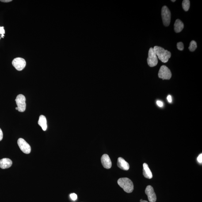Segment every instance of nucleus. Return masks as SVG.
Instances as JSON below:
<instances>
[{"label":"nucleus","mask_w":202,"mask_h":202,"mask_svg":"<svg viewBox=\"0 0 202 202\" xmlns=\"http://www.w3.org/2000/svg\"><path fill=\"white\" fill-rule=\"evenodd\" d=\"M145 193L147 196L148 199L150 202H155L157 200V196L154 192V188L150 185L146 187Z\"/></svg>","instance_id":"nucleus-9"},{"label":"nucleus","mask_w":202,"mask_h":202,"mask_svg":"<svg viewBox=\"0 0 202 202\" xmlns=\"http://www.w3.org/2000/svg\"><path fill=\"white\" fill-rule=\"evenodd\" d=\"M70 197L72 200L73 201H75L77 200V196L76 194L73 193L70 195Z\"/></svg>","instance_id":"nucleus-20"},{"label":"nucleus","mask_w":202,"mask_h":202,"mask_svg":"<svg viewBox=\"0 0 202 202\" xmlns=\"http://www.w3.org/2000/svg\"><path fill=\"white\" fill-rule=\"evenodd\" d=\"M184 28V24L179 19L176 20L174 24V30L176 33H178L181 32Z\"/></svg>","instance_id":"nucleus-15"},{"label":"nucleus","mask_w":202,"mask_h":202,"mask_svg":"<svg viewBox=\"0 0 202 202\" xmlns=\"http://www.w3.org/2000/svg\"><path fill=\"white\" fill-rule=\"evenodd\" d=\"M157 105H158V106L160 107H162L163 106V103L162 101H159V100H158V101H157Z\"/></svg>","instance_id":"nucleus-22"},{"label":"nucleus","mask_w":202,"mask_h":202,"mask_svg":"<svg viewBox=\"0 0 202 202\" xmlns=\"http://www.w3.org/2000/svg\"><path fill=\"white\" fill-rule=\"evenodd\" d=\"M161 16L164 25L165 26H169L170 23L171 13L169 8L166 6L162 7L161 9Z\"/></svg>","instance_id":"nucleus-3"},{"label":"nucleus","mask_w":202,"mask_h":202,"mask_svg":"<svg viewBox=\"0 0 202 202\" xmlns=\"http://www.w3.org/2000/svg\"><path fill=\"white\" fill-rule=\"evenodd\" d=\"M176 1V0H172V1H172V2H175Z\"/></svg>","instance_id":"nucleus-27"},{"label":"nucleus","mask_w":202,"mask_h":202,"mask_svg":"<svg viewBox=\"0 0 202 202\" xmlns=\"http://www.w3.org/2000/svg\"><path fill=\"white\" fill-rule=\"evenodd\" d=\"M153 48L157 56L158 57L159 59L163 63L167 62L171 57V52L162 47L155 46Z\"/></svg>","instance_id":"nucleus-1"},{"label":"nucleus","mask_w":202,"mask_h":202,"mask_svg":"<svg viewBox=\"0 0 202 202\" xmlns=\"http://www.w3.org/2000/svg\"><path fill=\"white\" fill-rule=\"evenodd\" d=\"M159 78L162 79L163 80H169L170 79L172 76V74L170 70L166 66H161L159 69L158 74Z\"/></svg>","instance_id":"nucleus-5"},{"label":"nucleus","mask_w":202,"mask_h":202,"mask_svg":"<svg viewBox=\"0 0 202 202\" xmlns=\"http://www.w3.org/2000/svg\"><path fill=\"white\" fill-rule=\"evenodd\" d=\"M140 202H148L147 201H146L143 200H142V199H141V200H140Z\"/></svg>","instance_id":"nucleus-26"},{"label":"nucleus","mask_w":202,"mask_h":202,"mask_svg":"<svg viewBox=\"0 0 202 202\" xmlns=\"http://www.w3.org/2000/svg\"><path fill=\"white\" fill-rule=\"evenodd\" d=\"M118 184L127 193H131L133 191V184L129 179L126 177L119 179Z\"/></svg>","instance_id":"nucleus-2"},{"label":"nucleus","mask_w":202,"mask_h":202,"mask_svg":"<svg viewBox=\"0 0 202 202\" xmlns=\"http://www.w3.org/2000/svg\"><path fill=\"white\" fill-rule=\"evenodd\" d=\"M197 48V44L194 40H192L190 43L189 49L191 52L195 51Z\"/></svg>","instance_id":"nucleus-17"},{"label":"nucleus","mask_w":202,"mask_h":202,"mask_svg":"<svg viewBox=\"0 0 202 202\" xmlns=\"http://www.w3.org/2000/svg\"><path fill=\"white\" fill-rule=\"evenodd\" d=\"M197 161L200 164H201L202 162V154H200L199 156L197 158Z\"/></svg>","instance_id":"nucleus-21"},{"label":"nucleus","mask_w":202,"mask_h":202,"mask_svg":"<svg viewBox=\"0 0 202 202\" xmlns=\"http://www.w3.org/2000/svg\"><path fill=\"white\" fill-rule=\"evenodd\" d=\"M167 99L169 103H172V96H171L170 95H169L167 96Z\"/></svg>","instance_id":"nucleus-24"},{"label":"nucleus","mask_w":202,"mask_h":202,"mask_svg":"<svg viewBox=\"0 0 202 202\" xmlns=\"http://www.w3.org/2000/svg\"><path fill=\"white\" fill-rule=\"evenodd\" d=\"M1 1V2L5 3L9 2L12 1V0H2V1Z\"/></svg>","instance_id":"nucleus-25"},{"label":"nucleus","mask_w":202,"mask_h":202,"mask_svg":"<svg viewBox=\"0 0 202 202\" xmlns=\"http://www.w3.org/2000/svg\"><path fill=\"white\" fill-rule=\"evenodd\" d=\"M101 160L103 166L105 169H109L112 167V162L108 155H103L101 158Z\"/></svg>","instance_id":"nucleus-10"},{"label":"nucleus","mask_w":202,"mask_h":202,"mask_svg":"<svg viewBox=\"0 0 202 202\" xmlns=\"http://www.w3.org/2000/svg\"><path fill=\"white\" fill-rule=\"evenodd\" d=\"M3 138V133L2 130L0 128V141L2 140Z\"/></svg>","instance_id":"nucleus-23"},{"label":"nucleus","mask_w":202,"mask_h":202,"mask_svg":"<svg viewBox=\"0 0 202 202\" xmlns=\"http://www.w3.org/2000/svg\"><path fill=\"white\" fill-rule=\"evenodd\" d=\"M117 165L118 167L123 170L127 171L129 169L130 165L129 164L121 157L118 158Z\"/></svg>","instance_id":"nucleus-11"},{"label":"nucleus","mask_w":202,"mask_h":202,"mask_svg":"<svg viewBox=\"0 0 202 202\" xmlns=\"http://www.w3.org/2000/svg\"><path fill=\"white\" fill-rule=\"evenodd\" d=\"M18 144L20 150L26 154H29L31 150L30 145L22 138H20L18 140Z\"/></svg>","instance_id":"nucleus-8"},{"label":"nucleus","mask_w":202,"mask_h":202,"mask_svg":"<svg viewBox=\"0 0 202 202\" xmlns=\"http://www.w3.org/2000/svg\"><path fill=\"white\" fill-rule=\"evenodd\" d=\"M26 62L25 60L22 58L18 57L13 60L12 64L18 71H21L26 66Z\"/></svg>","instance_id":"nucleus-7"},{"label":"nucleus","mask_w":202,"mask_h":202,"mask_svg":"<svg viewBox=\"0 0 202 202\" xmlns=\"http://www.w3.org/2000/svg\"><path fill=\"white\" fill-rule=\"evenodd\" d=\"M5 31L4 29V27H0V35H1V38H4V37Z\"/></svg>","instance_id":"nucleus-19"},{"label":"nucleus","mask_w":202,"mask_h":202,"mask_svg":"<svg viewBox=\"0 0 202 202\" xmlns=\"http://www.w3.org/2000/svg\"><path fill=\"white\" fill-rule=\"evenodd\" d=\"M12 161L7 158H4L0 160V168L2 169H6L11 166Z\"/></svg>","instance_id":"nucleus-12"},{"label":"nucleus","mask_w":202,"mask_h":202,"mask_svg":"<svg viewBox=\"0 0 202 202\" xmlns=\"http://www.w3.org/2000/svg\"><path fill=\"white\" fill-rule=\"evenodd\" d=\"M147 62L148 64L150 67H154L158 64V58L153 48H150L149 50Z\"/></svg>","instance_id":"nucleus-4"},{"label":"nucleus","mask_w":202,"mask_h":202,"mask_svg":"<svg viewBox=\"0 0 202 202\" xmlns=\"http://www.w3.org/2000/svg\"><path fill=\"white\" fill-rule=\"evenodd\" d=\"M38 124L41 127L43 130L45 131L47 128V120L45 116L41 115L39 116Z\"/></svg>","instance_id":"nucleus-14"},{"label":"nucleus","mask_w":202,"mask_h":202,"mask_svg":"<svg viewBox=\"0 0 202 202\" xmlns=\"http://www.w3.org/2000/svg\"><path fill=\"white\" fill-rule=\"evenodd\" d=\"M177 48L180 51H182L184 49V45L182 42H179L177 45Z\"/></svg>","instance_id":"nucleus-18"},{"label":"nucleus","mask_w":202,"mask_h":202,"mask_svg":"<svg viewBox=\"0 0 202 202\" xmlns=\"http://www.w3.org/2000/svg\"><path fill=\"white\" fill-rule=\"evenodd\" d=\"M16 110H18V107H16Z\"/></svg>","instance_id":"nucleus-28"},{"label":"nucleus","mask_w":202,"mask_h":202,"mask_svg":"<svg viewBox=\"0 0 202 202\" xmlns=\"http://www.w3.org/2000/svg\"><path fill=\"white\" fill-rule=\"evenodd\" d=\"M182 7L185 11H188L190 6V2L189 0H184L183 1Z\"/></svg>","instance_id":"nucleus-16"},{"label":"nucleus","mask_w":202,"mask_h":202,"mask_svg":"<svg viewBox=\"0 0 202 202\" xmlns=\"http://www.w3.org/2000/svg\"><path fill=\"white\" fill-rule=\"evenodd\" d=\"M143 175L145 177L148 179L152 178V174L147 164H143Z\"/></svg>","instance_id":"nucleus-13"},{"label":"nucleus","mask_w":202,"mask_h":202,"mask_svg":"<svg viewBox=\"0 0 202 202\" xmlns=\"http://www.w3.org/2000/svg\"><path fill=\"white\" fill-rule=\"evenodd\" d=\"M25 96L22 94H19L17 96L15 100L16 104L18 108V111L20 112H24L26 109V103Z\"/></svg>","instance_id":"nucleus-6"}]
</instances>
